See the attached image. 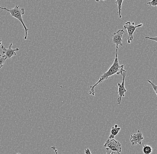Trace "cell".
<instances>
[{
  "label": "cell",
  "mask_w": 157,
  "mask_h": 154,
  "mask_svg": "<svg viewBox=\"0 0 157 154\" xmlns=\"http://www.w3.org/2000/svg\"><path fill=\"white\" fill-rule=\"evenodd\" d=\"M124 65H120L119 63L118 59L117 58V50H116L115 58L114 59L112 65L109 68L107 71L105 73H103V75L101 76L100 79L98 80L97 83H95L93 86L90 87V90L89 91V94L92 96H95V87L98 86V84L102 83L103 81L107 80L109 77L117 74V75H121V73L125 71L124 69Z\"/></svg>",
  "instance_id": "6da1fadb"
},
{
  "label": "cell",
  "mask_w": 157,
  "mask_h": 154,
  "mask_svg": "<svg viewBox=\"0 0 157 154\" xmlns=\"http://www.w3.org/2000/svg\"><path fill=\"white\" fill-rule=\"evenodd\" d=\"M0 9L8 12L10 14L11 17H14L16 19L19 21L23 26V28H24L25 31L24 39L25 40H26L29 29L26 27V25H25V24L23 21V19H22V15H23L25 13V11L24 8L20 9L19 8V6H16L13 8L9 9L6 7H2L0 6Z\"/></svg>",
  "instance_id": "7a4b0ae2"
},
{
  "label": "cell",
  "mask_w": 157,
  "mask_h": 154,
  "mask_svg": "<svg viewBox=\"0 0 157 154\" xmlns=\"http://www.w3.org/2000/svg\"><path fill=\"white\" fill-rule=\"evenodd\" d=\"M143 24H140L138 25H134V22H132V23L129 21H127L125 24L124 25L123 27L124 29L127 30L128 32V40L127 43L128 44L131 43V41L133 40V33L135 32V30L137 29V28H139L142 26Z\"/></svg>",
  "instance_id": "3957f363"
},
{
  "label": "cell",
  "mask_w": 157,
  "mask_h": 154,
  "mask_svg": "<svg viewBox=\"0 0 157 154\" xmlns=\"http://www.w3.org/2000/svg\"><path fill=\"white\" fill-rule=\"evenodd\" d=\"M121 75H122L123 80L121 84L119 83H117V85L118 86V94L119 97L117 99V103L118 105H119L121 104V102H122V97L125 96L124 93L127 92V90H126L125 87H124V80H125V77H126V75H127L126 70L121 73Z\"/></svg>",
  "instance_id": "277c9868"
},
{
  "label": "cell",
  "mask_w": 157,
  "mask_h": 154,
  "mask_svg": "<svg viewBox=\"0 0 157 154\" xmlns=\"http://www.w3.org/2000/svg\"><path fill=\"white\" fill-rule=\"evenodd\" d=\"M105 148H108L113 152H117L120 153L122 151L121 144L119 141L114 139H109L107 140L105 144L104 145Z\"/></svg>",
  "instance_id": "5b68a950"
},
{
  "label": "cell",
  "mask_w": 157,
  "mask_h": 154,
  "mask_svg": "<svg viewBox=\"0 0 157 154\" xmlns=\"http://www.w3.org/2000/svg\"><path fill=\"white\" fill-rule=\"evenodd\" d=\"M124 33L125 32L123 29H119L114 33L112 36L113 43L115 44L117 50L118 49L119 46H122L123 36Z\"/></svg>",
  "instance_id": "8992f818"
},
{
  "label": "cell",
  "mask_w": 157,
  "mask_h": 154,
  "mask_svg": "<svg viewBox=\"0 0 157 154\" xmlns=\"http://www.w3.org/2000/svg\"><path fill=\"white\" fill-rule=\"evenodd\" d=\"M144 139L143 134L140 130H138L137 133L131 135L130 137V141L132 146L138 144L142 145V141Z\"/></svg>",
  "instance_id": "52a82bcc"
},
{
  "label": "cell",
  "mask_w": 157,
  "mask_h": 154,
  "mask_svg": "<svg viewBox=\"0 0 157 154\" xmlns=\"http://www.w3.org/2000/svg\"><path fill=\"white\" fill-rule=\"evenodd\" d=\"M12 45L13 44L11 43L8 49L6 48L4 46H2V47H1L2 51L3 54H4L5 55L6 57L7 58H11L14 56L16 55L17 52L19 51V49L18 48L14 49L12 48Z\"/></svg>",
  "instance_id": "ba28073f"
},
{
  "label": "cell",
  "mask_w": 157,
  "mask_h": 154,
  "mask_svg": "<svg viewBox=\"0 0 157 154\" xmlns=\"http://www.w3.org/2000/svg\"><path fill=\"white\" fill-rule=\"evenodd\" d=\"M121 129V128L118 127L117 125H115L113 127L111 130L110 135L109 136V139H114L116 135H117L118 133L120 131Z\"/></svg>",
  "instance_id": "9c48e42d"
},
{
  "label": "cell",
  "mask_w": 157,
  "mask_h": 154,
  "mask_svg": "<svg viewBox=\"0 0 157 154\" xmlns=\"http://www.w3.org/2000/svg\"><path fill=\"white\" fill-rule=\"evenodd\" d=\"M124 0H116L115 3L117 5V13L119 16V18H121V6Z\"/></svg>",
  "instance_id": "30bf717a"
},
{
  "label": "cell",
  "mask_w": 157,
  "mask_h": 154,
  "mask_svg": "<svg viewBox=\"0 0 157 154\" xmlns=\"http://www.w3.org/2000/svg\"><path fill=\"white\" fill-rule=\"evenodd\" d=\"M142 146H143L142 151H143V153L144 154H151L152 153L153 150L151 146L145 145H143Z\"/></svg>",
  "instance_id": "8fae6325"
},
{
  "label": "cell",
  "mask_w": 157,
  "mask_h": 154,
  "mask_svg": "<svg viewBox=\"0 0 157 154\" xmlns=\"http://www.w3.org/2000/svg\"><path fill=\"white\" fill-rule=\"evenodd\" d=\"M7 58L5 55H2L0 54V69L3 67L6 61V60Z\"/></svg>",
  "instance_id": "7c38bea8"
},
{
  "label": "cell",
  "mask_w": 157,
  "mask_h": 154,
  "mask_svg": "<svg viewBox=\"0 0 157 154\" xmlns=\"http://www.w3.org/2000/svg\"><path fill=\"white\" fill-rule=\"evenodd\" d=\"M147 4L149 5L150 6L157 7V0H152L151 2H147Z\"/></svg>",
  "instance_id": "4fadbf2b"
},
{
  "label": "cell",
  "mask_w": 157,
  "mask_h": 154,
  "mask_svg": "<svg viewBox=\"0 0 157 154\" xmlns=\"http://www.w3.org/2000/svg\"><path fill=\"white\" fill-rule=\"evenodd\" d=\"M147 82H149V83L151 84V85L152 86V88L154 89V91H155V93L156 95V96H157V86L155 85L154 83H152L150 80H147Z\"/></svg>",
  "instance_id": "5bb4252c"
},
{
  "label": "cell",
  "mask_w": 157,
  "mask_h": 154,
  "mask_svg": "<svg viewBox=\"0 0 157 154\" xmlns=\"http://www.w3.org/2000/svg\"><path fill=\"white\" fill-rule=\"evenodd\" d=\"M106 154H120V153L117 152L111 151L108 148H106Z\"/></svg>",
  "instance_id": "9a60e30c"
},
{
  "label": "cell",
  "mask_w": 157,
  "mask_h": 154,
  "mask_svg": "<svg viewBox=\"0 0 157 154\" xmlns=\"http://www.w3.org/2000/svg\"><path fill=\"white\" fill-rule=\"evenodd\" d=\"M145 39H150V40H152V41H155L157 42V37H150L148 36H145Z\"/></svg>",
  "instance_id": "2e32d148"
},
{
  "label": "cell",
  "mask_w": 157,
  "mask_h": 154,
  "mask_svg": "<svg viewBox=\"0 0 157 154\" xmlns=\"http://www.w3.org/2000/svg\"><path fill=\"white\" fill-rule=\"evenodd\" d=\"M51 148L54 150L55 154H58V150H57L56 148V147H55V146H54V147H52V148Z\"/></svg>",
  "instance_id": "e0dca14e"
},
{
  "label": "cell",
  "mask_w": 157,
  "mask_h": 154,
  "mask_svg": "<svg viewBox=\"0 0 157 154\" xmlns=\"http://www.w3.org/2000/svg\"><path fill=\"white\" fill-rule=\"evenodd\" d=\"M85 154H92L89 149L87 148L85 150Z\"/></svg>",
  "instance_id": "ac0fdd59"
},
{
  "label": "cell",
  "mask_w": 157,
  "mask_h": 154,
  "mask_svg": "<svg viewBox=\"0 0 157 154\" xmlns=\"http://www.w3.org/2000/svg\"><path fill=\"white\" fill-rule=\"evenodd\" d=\"M95 1H96V2H99L101 0H95Z\"/></svg>",
  "instance_id": "d6986e66"
},
{
  "label": "cell",
  "mask_w": 157,
  "mask_h": 154,
  "mask_svg": "<svg viewBox=\"0 0 157 154\" xmlns=\"http://www.w3.org/2000/svg\"><path fill=\"white\" fill-rule=\"evenodd\" d=\"M2 40H0V46H1V45H2Z\"/></svg>",
  "instance_id": "ffe728a7"
},
{
  "label": "cell",
  "mask_w": 157,
  "mask_h": 154,
  "mask_svg": "<svg viewBox=\"0 0 157 154\" xmlns=\"http://www.w3.org/2000/svg\"><path fill=\"white\" fill-rule=\"evenodd\" d=\"M103 1H106V0H103Z\"/></svg>",
  "instance_id": "44dd1931"
},
{
  "label": "cell",
  "mask_w": 157,
  "mask_h": 154,
  "mask_svg": "<svg viewBox=\"0 0 157 154\" xmlns=\"http://www.w3.org/2000/svg\"><path fill=\"white\" fill-rule=\"evenodd\" d=\"M17 154H20V153H17Z\"/></svg>",
  "instance_id": "7402d4cb"
}]
</instances>
